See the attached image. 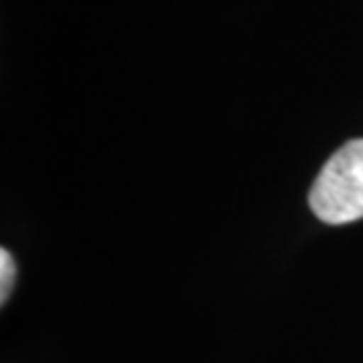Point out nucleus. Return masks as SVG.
I'll return each instance as SVG.
<instances>
[{
    "instance_id": "1",
    "label": "nucleus",
    "mask_w": 363,
    "mask_h": 363,
    "mask_svg": "<svg viewBox=\"0 0 363 363\" xmlns=\"http://www.w3.org/2000/svg\"><path fill=\"white\" fill-rule=\"evenodd\" d=\"M309 206L325 224L363 217V140L347 142L330 156L309 191Z\"/></svg>"
},
{
    "instance_id": "2",
    "label": "nucleus",
    "mask_w": 363,
    "mask_h": 363,
    "mask_svg": "<svg viewBox=\"0 0 363 363\" xmlns=\"http://www.w3.org/2000/svg\"><path fill=\"white\" fill-rule=\"evenodd\" d=\"M0 274H3V279H0V300L5 302L14 283V259L5 248L0 250Z\"/></svg>"
}]
</instances>
